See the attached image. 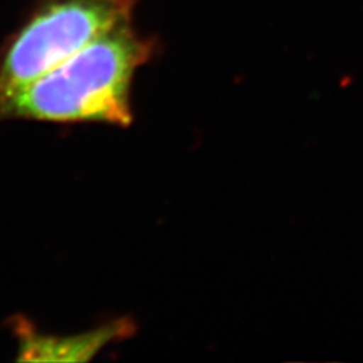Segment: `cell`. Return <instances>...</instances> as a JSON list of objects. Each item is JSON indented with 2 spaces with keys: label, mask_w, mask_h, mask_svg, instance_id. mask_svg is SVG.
<instances>
[{
  "label": "cell",
  "mask_w": 363,
  "mask_h": 363,
  "mask_svg": "<svg viewBox=\"0 0 363 363\" xmlns=\"http://www.w3.org/2000/svg\"><path fill=\"white\" fill-rule=\"evenodd\" d=\"M9 324L17 339V360L21 362H86L108 344L129 337L133 332L128 318L68 336L44 335L21 315L11 318Z\"/></svg>",
  "instance_id": "3957f363"
},
{
  "label": "cell",
  "mask_w": 363,
  "mask_h": 363,
  "mask_svg": "<svg viewBox=\"0 0 363 363\" xmlns=\"http://www.w3.org/2000/svg\"><path fill=\"white\" fill-rule=\"evenodd\" d=\"M155 44L123 21L13 97L6 120L48 123H132L130 91L136 70L152 58Z\"/></svg>",
  "instance_id": "6da1fadb"
},
{
  "label": "cell",
  "mask_w": 363,
  "mask_h": 363,
  "mask_svg": "<svg viewBox=\"0 0 363 363\" xmlns=\"http://www.w3.org/2000/svg\"><path fill=\"white\" fill-rule=\"evenodd\" d=\"M138 0H38L0 48V123L13 97L120 23Z\"/></svg>",
  "instance_id": "7a4b0ae2"
}]
</instances>
